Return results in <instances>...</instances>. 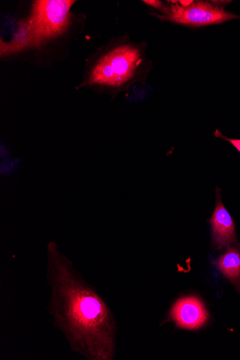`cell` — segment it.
<instances>
[{"label": "cell", "instance_id": "obj_7", "mask_svg": "<svg viewBox=\"0 0 240 360\" xmlns=\"http://www.w3.org/2000/svg\"><path fill=\"white\" fill-rule=\"evenodd\" d=\"M217 269L231 281L238 283L240 280V250L229 248L215 263Z\"/></svg>", "mask_w": 240, "mask_h": 360}, {"label": "cell", "instance_id": "obj_4", "mask_svg": "<svg viewBox=\"0 0 240 360\" xmlns=\"http://www.w3.org/2000/svg\"><path fill=\"white\" fill-rule=\"evenodd\" d=\"M167 15L159 18L192 27L207 26L220 24L240 16L226 12L223 8L211 4L209 2L198 1L188 8H184L178 3L171 6Z\"/></svg>", "mask_w": 240, "mask_h": 360}, {"label": "cell", "instance_id": "obj_5", "mask_svg": "<svg viewBox=\"0 0 240 360\" xmlns=\"http://www.w3.org/2000/svg\"><path fill=\"white\" fill-rule=\"evenodd\" d=\"M170 316L181 328L192 330L200 329L208 321L209 313L199 299L189 297L178 300Z\"/></svg>", "mask_w": 240, "mask_h": 360}, {"label": "cell", "instance_id": "obj_10", "mask_svg": "<svg viewBox=\"0 0 240 360\" xmlns=\"http://www.w3.org/2000/svg\"><path fill=\"white\" fill-rule=\"evenodd\" d=\"M194 3V2L193 1V0H190V1H189V0H182V1H179L180 6H182L184 8H188L191 6Z\"/></svg>", "mask_w": 240, "mask_h": 360}, {"label": "cell", "instance_id": "obj_8", "mask_svg": "<svg viewBox=\"0 0 240 360\" xmlns=\"http://www.w3.org/2000/svg\"><path fill=\"white\" fill-rule=\"evenodd\" d=\"M215 136L217 137L224 139L227 141L231 143L234 146V148L240 153V140L227 139L223 136L222 134L220 133V131L217 129L216 130Z\"/></svg>", "mask_w": 240, "mask_h": 360}, {"label": "cell", "instance_id": "obj_6", "mask_svg": "<svg viewBox=\"0 0 240 360\" xmlns=\"http://www.w3.org/2000/svg\"><path fill=\"white\" fill-rule=\"evenodd\" d=\"M213 217L210 219L213 230V243L219 250L236 241L234 219L223 205L220 192Z\"/></svg>", "mask_w": 240, "mask_h": 360}, {"label": "cell", "instance_id": "obj_9", "mask_svg": "<svg viewBox=\"0 0 240 360\" xmlns=\"http://www.w3.org/2000/svg\"><path fill=\"white\" fill-rule=\"evenodd\" d=\"M144 3L158 9L163 10L164 8L163 4L160 1H156V0H154V1H152V0H148V1L145 0Z\"/></svg>", "mask_w": 240, "mask_h": 360}, {"label": "cell", "instance_id": "obj_3", "mask_svg": "<svg viewBox=\"0 0 240 360\" xmlns=\"http://www.w3.org/2000/svg\"><path fill=\"white\" fill-rule=\"evenodd\" d=\"M141 61L138 49L130 46L119 47L100 60L92 72L90 84L122 85L131 79Z\"/></svg>", "mask_w": 240, "mask_h": 360}, {"label": "cell", "instance_id": "obj_2", "mask_svg": "<svg viewBox=\"0 0 240 360\" xmlns=\"http://www.w3.org/2000/svg\"><path fill=\"white\" fill-rule=\"evenodd\" d=\"M75 1L46 0L34 2L32 14L21 22L18 34L10 44H2V55L25 48L39 47L62 34L70 20V11Z\"/></svg>", "mask_w": 240, "mask_h": 360}, {"label": "cell", "instance_id": "obj_1", "mask_svg": "<svg viewBox=\"0 0 240 360\" xmlns=\"http://www.w3.org/2000/svg\"><path fill=\"white\" fill-rule=\"evenodd\" d=\"M49 310L72 351L88 360H113L116 323L112 311L54 243L48 246Z\"/></svg>", "mask_w": 240, "mask_h": 360}]
</instances>
